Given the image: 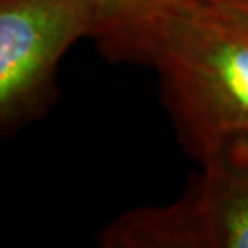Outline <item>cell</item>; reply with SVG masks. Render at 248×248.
<instances>
[{"label": "cell", "instance_id": "5", "mask_svg": "<svg viewBox=\"0 0 248 248\" xmlns=\"http://www.w3.org/2000/svg\"><path fill=\"white\" fill-rule=\"evenodd\" d=\"M222 2L234 5V7L240 8V10H244V12L248 13V0H222Z\"/></svg>", "mask_w": 248, "mask_h": 248}, {"label": "cell", "instance_id": "4", "mask_svg": "<svg viewBox=\"0 0 248 248\" xmlns=\"http://www.w3.org/2000/svg\"><path fill=\"white\" fill-rule=\"evenodd\" d=\"M174 2L177 0H103L107 21L102 32L95 37L97 44L100 46Z\"/></svg>", "mask_w": 248, "mask_h": 248}, {"label": "cell", "instance_id": "1", "mask_svg": "<svg viewBox=\"0 0 248 248\" xmlns=\"http://www.w3.org/2000/svg\"><path fill=\"white\" fill-rule=\"evenodd\" d=\"M113 62L152 66L186 150L203 156L248 137V13L177 0L100 44Z\"/></svg>", "mask_w": 248, "mask_h": 248}, {"label": "cell", "instance_id": "3", "mask_svg": "<svg viewBox=\"0 0 248 248\" xmlns=\"http://www.w3.org/2000/svg\"><path fill=\"white\" fill-rule=\"evenodd\" d=\"M107 21L103 0H0V126L18 129L47 113L57 69L82 37Z\"/></svg>", "mask_w": 248, "mask_h": 248}, {"label": "cell", "instance_id": "2", "mask_svg": "<svg viewBox=\"0 0 248 248\" xmlns=\"http://www.w3.org/2000/svg\"><path fill=\"white\" fill-rule=\"evenodd\" d=\"M184 195L132 208L98 237L103 248H248V137L224 142L202 160Z\"/></svg>", "mask_w": 248, "mask_h": 248}]
</instances>
